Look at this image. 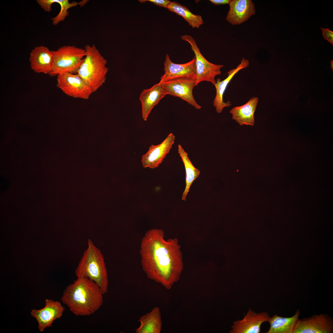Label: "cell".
Masks as SVG:
<instances>
[{"instance_id":"1","label":"cell","mask_w":333,"mask_h":333,"mask_svg":"<svg viewBox=\"0 0 333 333\" xmlns=\"http://www.w3.org/2000/svg\"><path fill=\"white\" fill-rule=\"evenodd\" d=\"M164 237L161 229L147 231L142 240L140 253L142 269L148 278L169 290L180 278L183 255L177 239Z\"/></svg>"},{"instance_id":"2","label":"cell","mask_w":333,"mask_h":333,"mask_svg":"<svg viewBox=\"0 0 333 333\" xmlns=\"http://www.w3.org/2000/svg\"><path fill=\"white\" fill-rule=\"evenodd\" d=\"M104 295L101 288L86 277L77 278L65 288L62 301L76 316H88L94 314L103 304Z\"/></svg>"},{"instance_id":"3","label":"cell","mask_w":333,"mask_h":333,"mask_svg":"<svg viewBox=\"0 0 333 333\" xmlns=\"http://www.w3.org/2000/svg\"><path fill=\"white\" fill-rule=\"evenodd\" d=\"M75 273L77 278L86 277L94 282L101 288L104 294L108 292L109 280L104 256L90 239Z\"/></svg>"},{"instance_id":"4","label":"cell","mask_w":333,"mask_h":333,"mask_svg":"<svg viewBox=\"0 0 333 333\" xmlns=\"http://www.w3.org/2000/svg\"><path fill=\"white\" fill-rule=\"evenodd\" d=\"M84 49L86 55L76 73L88 83L94 92L106 81L109 70L107 60L94 45H87Z\"/></svg>"},{"instance_id":"5","label":"cell","mask_w":333,"mask_h":333,"mask_svg":"<svg viewBox=\"0 0 333 333\" xmlns=\"http://www.w3.org/2000/svg\"><path fill=\"white\" fill-rule=\"evenodd\" d=\"M52 51L54 62L49 75L52 76L65 73H76L86 55L84 49L74 45L64 46Z\"/></svg>"},{"instance_id":"6","label":"cell","mask_w":333,"mask_h":333,"mask_svg":"<svg viewBox=\"0 0 333 333\" xmlns=\"http://www.w3.org/2000/svg\"><path fill=\"white\" fill-rule=\"evenodd\" d=\"M181 38L190 44L195 55L196 73L195 86L203 81L210 82L214 85L216 83L215 77L221 74L220 69L224 65L215 64L207 60L202 54L195 39L191 36L185 35H181Z\"/></svg>"},{"instance_id":"7","label":"cell","mask_w":333,"mask_h":333,"mask_svg":"<svg viewBox=\"0 0 333 333\" xmlns=\"http://www.w3.org/2000/svg\"><path fill=\"white\" fill-rule=\"evenodd\" d=\"M56 80L57 87L70 97L87 100L93 92L88 83L77 73L61 74Z\"/></svg>"},{"instance_id":"8","label":"cell","mask_w":333,"mask_h":333,"mask_svg":"<svg viewBox=\"0 0 333 333\" xmlns=\"http://www.w3.org/2000/svg\"><path fill=\"white\" fill-rule=\"evenodd\" d=\"M166 94L179 97L197 109L201 106L195 100L193 90L195 86V79L182 77L172 79L163 83Z\"/></svg>"},{"instance_id":"9","label":"cell","mask_w":333,"mask_h":333,"mask_svg":"<svg viewBox=\"0 0 333 333\" xmlns=\"http://www.w3.org/2000/svg\"><path fill=\"white\" fill-rule=\"evenodd\" d=\"M333 319L329 315L315 314L310 317L299 319L293 333H332Z\"/></svg>"},{"instance_id":"10","label":"cell","mask_w":333,"mask_h":333,"mask_svg":"<svg viewBox=\"0 0 333 333\" xmlns=\"http://www.w3.org/2000/svg\"><path fill=\"white\" fill-rule=\"evenodd\" d=\"M45 306L40 310L33 309L31 314L37 320L38 328L42 332L47 327H51L54 321L62 315L65 308L60 302L51 299H46Z\"/></svg>"},{"instance_id":"11","label":"cell","mask_w":333,"mask_h":333,"mask_svg":"<svg viewBox=\"0 0 333 333\" xmlns=\"http://www.w3.org/2000/svg\"><path fill=\"white\" fill-rule=\"evenodd\" d=\"M175 139V135L171 133L160 144L151 145L147 152L142 157V166L152 169L158 167L169 153L174 143Z\"/></svg>"},{"instance_id":"12","label":"cell","mask_w":333,"mask_h":333,"mask_svg":"<svg viewBox=\"0 0 333 333\" xmlns=\"http://www.w3.org/2000/svg\"><path fill=\"white\" fill-rule=\"evenodd\" d=\"M164 74L159 82L163 83L168 80L182 77L195 79L196 76L195 59L186 63L177 64L172 62L168 54L164 63Z\"/></svg>"},{"instance_id":"13","label":"cell","mask_w":333,"mask_h":333,"mask_svg":"<svg viewBox=\"0 0 333 333\" xmlns=\"http://www.w3.org/2000/svg\"><path fill=\"white\" fill-rule=\"evenodd\" d=\"M270 317L265 312L257 313L249 309L244 318L233 322L231 333H259L263 323L268 322Z\"/></svg>"},{"instance_id":"14","label":"cell","mask_w":333,"mask_h":333,"mask_svg":"<svg viewBox=\"0 0 333 333\" xmlns=\"http://www.w3.org/2000/svg\"><path fill=\"white\" fill-rule=\"evenodd\" d=\"M226 20L232 25L240 24L256 13L255 5L251 0H231Z\"/></svg>"},{"instance_id":"15","label":"cell","mask_w":333,"mask_h":333,"mask_svg":"<svg viewBox=\"0 0 333 333\" xmlns=\"http://www.w3.org/2000/svg\"><path fill=\"white\" fill-rule=\"evenodd\" d=\"M29 60L31 68L35 72L49 75L52 70L53 54L52 51L45 46L34 48L30 53Z\"/></svg>"},{"instance_id":"16","label":"cell","mask_w":333,"mask_h":333,"mask_svg":"<svg viewBox=\"0 0 333 333\" xmlns=\"http://www.w3.org/2000/svg\"><path fill=\"white\" fill-rule=\"evenodd\" d=\"M249 65V61L243 58L240 64L236 68L230 70L227 74L228 76L224 80H221L220 78L216 79V83L214 85L215 87L216 95L213 101V106L216 107L217 113H221L223 109L231 106L230 101L226 102L223 101V96L228 85L234 76L240 70L245 68Z\"/></svg>"},{"instance_id":"17","label":"cell","mask_w":333,"mask_h":333,"mask_svg":"<svg viewBox=\"0 0 333 333\" xmlns=\"http://www.w3.org/2000/svg\"><path fill=\"white\" fill-rule=\"evenodd\" d=\"M166 95L163 83L160 82L150 88L142 91L139 99L141 104L142 114L144 121L147 120L153 108Z\"/></svg>"},{"instance_id":"18","label":"cell","mask_w":333,"mask_h":333,"mask_svg":"<svg viewBox=\"0 0 333 333\" xmlns=\"http://www.w3.org/2000/svg\"><path fill=\"white\" fill-rule=\"evenodd\" d=\"M259 101L257 97H253L245 104L239 106H236L230 111L232 119L242 125L253 126L254 123V113Z\"/></svg>"},{"instance_id":"19","label":"cell","mask_w":333,"mask_h":333,"mask_svg":"<svg viewBox=\"0 0 333 333\" xmlns=\"http://www.w3.org/2000/svg\"><path fill=\"white\" fill-rule=\"evenodd\" d=\"M140 325L136 329V333H159L162 327L160 308L154 307L150 312L140 317Z\"/></svg>"},{"instance_id":"20","label":"cell","mask_w":333,"mask_h":333,"mask_svg":"<svg viewBox=\"0 0 333 333\" xmlns=\"http://www.w3.org/2000/svg\"><path fill=\"white\" fill-rule=\"evenodd\" d=\"M297 310L294 314L290 317H283L276 314L269 318L268 322L270 327L267 333H293L300 314Z\"/></svg>"},{"instance_id":"21","label":"cell","mask_w":333,"mask_h":333,"mask_svg":"<svg viewBox=\"0 0 333 333\" xmlns=\"http://www.w3.org/2000/svg\"><path fill=\"white\" fill-rule=\"evenodd\" d=\"M166 9L183 17L193 28H198L204 23L201 16L193 14L186 6L176 2L171 1Z\"/></svg>"},{"instance_id":"22","label":"cell","mask_w":333,"mask_h":333,"mask_svg":"<svg viewBox=\"0 0 333 333\" xmlns=\"http://www.w3.org/2000/svg\"><path fill=\"white\" fill-rule=\"evenodd\" d=\"M178 152L183 163L186 171V185L182 198V200L185 201L191 185L193 182L198 177L200 171L193 165L189 158L187 153L180 144L178 145Z\"/></svg>"},{"instance_id":"23","label":"cell","mask_w":333,"mask_h":333,"mask_svg":"<svg viewBox=\"0 0 333 333\" xmlns=\"http://www.w3.org/2000/svg\"><path fill=\"white\" fill-rule=\"evenodd\" d=\"M53 3H57L60 5L61 9L59 14L55 17L51 18L53 25H57L61 21H64L69 14L68 9L72 7L78 5L81 6H84L88 2V0H83L77 2H70L68 0H51Z\"/></svg>"},{"instance_id":"24","label":"cell","mask_w":333,"mask_h":333,"mask_svg":"<svg viewBox=\"0 0 333 333\" xmlns=\"http://www.w3.org/2000/svg\"><path fill=\"white\" fill-rule=\"evenodd\" d=\"M320 28L322 32V35L323 38L333 45V31L328 28H325L322 27Z\"/></svg>"},{"instance_id":"25","label":"cell","mask_w":333,"mask_h":333,"mask_svg":"<svg viewBox=\"0 0 333 333\" xmlns=\"http://www.w3.org/2000/svg\"><path fill=\"white\" fill-rule=\"evenodd\" d=\"M139 1L142 3L146 1L150 2L158 6L163 7L166 9L171 2L169 0H139Z\"/></svg>"},{"instance_id":"26","label":"cell","mask_w":333,"mask_h":333,"mask_svg":"<svg viewBox=\"0 0 333 333\" xmlns=\"http://www.w3.org/2000/svg\"><path fill=\"white\" fill-rule=\"evenodd\" d=\"M209 1L213 4L217 5L228 4L231 0H210Z\"/></svg>"},{"instance_id":"27","label":"cell","mask_w":333,"mask_h":333,"mask_svg":"<svg viewBox=\"0 0 333 333\" xmlns=\"http://www.w3.org/2000/svg\"><path fill=\"white\" fill-rule=\"evenodd\" d=\"M330 64H331V68L332 69V70H333V60H332L331 61Z\"/></svg>"}]
</instances>
